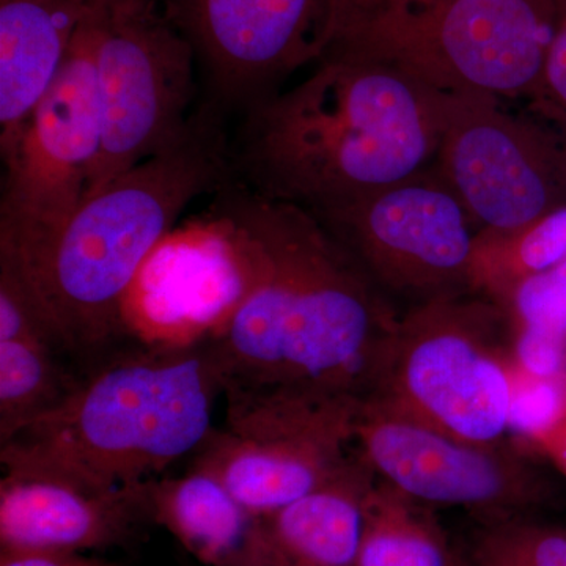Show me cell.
<instances>
[{"instance_id":"1","label":"cell","mask_w":566,"mask_h":566,"mask_svg":"<svg viewBox=\"0 0 566 566\" xmlns=\"http://www.w3.org/2000/svg\"><path fill=\"white\" fill-rule=\"evenodd\" d=\"M221 200L255 259L251 292L211 337L226 403L364 400L400 312L312 212L240 185Z\"/></svg>"},{"instance_id":"2","label":"cell","mask_w":566,"mask_h":566,"mask_svg":"<svg viewBox=\"0 0 566 566\" xmlns=\"http://www.w3.org/2000/svg\"><path fill=\"white\" fill-rule=\"evenodd\" d=\"M444 93L401 70L333 55L248 109L234 177L264 199L326 210L433 166Z\"/></svg>"},{"instance_id":"3","label":"cell","mask_w":566,"mask_h":566,"mask_svg":"<svg viewBox=\"0 0 566 566\" xmlns=\"http://www.w3.org/2000/svg\"><path fill=\"white\" fill-rule=\"evenodd\" d=\"M232 151L211 107L180 140L85 197L61 232L21 263L0 262L80 371L128 342L125 308L181 212L233 185Z\"/></svg>"},{"instance_id":"4","label":"cell","mask_w":566,"mask_h":566,"mask_svg":"<svg viewBox=\"0 0 566 566\" xmlns=\"http://www.w3.org/2000/svg\"><path fill=\"white\" fill-rule=\"evenodd\" d=\"M223 397L211 338L193 344L126 342L81 371L51 415L0 446V463L41 469L92 488L155 479L196 453Z\"/></svg>"},{"instance_id":"5","label":"cell","mask_w":566,"mask_h":566,"mask_svg":"<svg viewBox=\"0 0 566 566\" xmlns=\"http://www.w3.org/2000/svg\"><path fill=\"white\" fill-rule=\"evenodd\" d=\"M523 381L505 308L468 292L400 312L365 398L491 446L509 441Z\"/></svg>"},{"instance_id":"6","label":"cell","mask_w":566,"mask_h":566,"mask_svg":"<svg viewBox=\"0 0 566 566\" xmlns=\"http://www.w3.org/2000/svg\"><path fill=\"white\" fill-rule=\"evenodd\" d=\"M557 0H444L333 33L322 55L367 59L441 93L528 99L538 92Z\"/></svg>"},{"instance_id":"7","label":"cell","mask_w":566,"mask_h":566,"mask_svg":"<svg viewBox=\"0 0 566 566\" xmlns=\"http://www.w3.org/2000/svg\"><path fill=\"white\" fill-rule=\"evenodd\" d=\"M433 166L479 233L517 232L566 210V118L539 99L444 93Z\"/></svg>"},{"instance_id":"8","label":"cell","mask_w":566,"mask_h":566,"mask_svg":"<svg viewBox=\"0 0 566 566\" xmlns=\"http://www.w3.org/2000/svg\"><path fill=\"white\" fill-rule=\"evenodd\" d=\"M98 11H87L65 65L7 158L0 200V260L40 252L84 202L103 144L96 84Z\"/></svg>"},{"instance_id":"9","label":"cell","mask_w":566,"mask_h":566,"mask_svg":"<svg viewBox=\"0 0 566 566\" xmlns=\"http://www.w3.org/2000/svg\"><path fill=\"white\" fill-rule=\"evenodd\" d=\"M103 144L87 193L180 140L191 125V43L156 0H95Z\"/></svg>"},{"instance_id":"10","label":"cell","mask_w":566,"mask_h":566,"mask_svg":"<svg viewBox=\"0 0 566 566\" xmlns=\"http://www.w3.org/2000/svg\"><path fill=\"white\" fill-rule=\"evenodd\" d=\"M312 214L394 305L474 292L479 230L434 166Z\"/></svg>"},{"instance_id":"11","label":"cell","mask_w":566,"mask_h":566,"mask_svg":"<svg viewBox=\"0 0 566 566\" xmlns=\"http://www.w3.org/2000/svg\"><path fill=\"white\" fill-rule=\"evenodd\" d=\"M359 398L268 397L227 405L192 455L252 512H275L334 479L353 460Z\"/></svg>"},{"instance_id":"12","label":"cell","mask_w":566,"mask_h":566,"mask_svg":"<svg viewBox=\"0 0 566 566\" xmlns=\"http://www.w3.org/2000/svg\"><path fill=\"white\" fill-rule=\"evenodd\" d=\"M354 449L376 479L430 509H463L482 523L524 517L549 485L515 444H472L364 398Z\"/></svg>"},{"instance_id":"13","label":"cell","mask_w":566,"mask_h":566,"mask_svg":"<svg viewBox=\"0 0 566 566\" xmlns=\"http://www.w3.org/2000/svg\"><path fill=\"white\" fill-rule=\"evenodd\" d=\"M329 0H169L219 102L251 109L279 82L318 62Z\"/></svg>"},{"instance_id":"14","label":"cell","mask_w":566,"mask_h":566,"mask_svg":"<svg viewBox=\"0 0 566 566\" xmlns=\"http://www.w3.org/2000/svg\"><path fill=\"white\" fill-rule=\"evenodd\" d=\"M151 526L147 480L103 490L41 469L3 468L0 551H107L133 546Z\"/></svg>"},{"instance_id":"15","label":"cell","mask_w":566,"mask_h":566,"mask_svg":"<svg viewBox=\"0 0 566 566\" xmlns=\"http://www.w3.org/2000/svg\"><path fill=\"white\" fill-rule=\"evenodd\" d=\"M88 0H0V153L57 81Z\"/></svg>"},{"instance_id":"16","label":"cell","mask_w":566,"mask_h":566,"mask_svg":"<svg viewBox=\"0 0 566 566\" xmlns=\"http://www.w3.org/2000/svg\"><path fill=\"white\" fill-rule=\"evenodd\" d=\"M374 482L356 452L329 482L263 515L262 566H356Z\"/></svg>"},{"instance_id":"17","label":"cell","mask_w":566,"mask_h":566,"mask_svg":"<svg viewBox=\"0 0 566 566\" xmlns=\"http://www.w3.org/2000/svg\"><path fill=\"white\" fill-rule=\"evenodd\" d=\"M155 526L166 528L207 566H262L263 515L241 504L210 472L189 468L147 480Z\"/></svg>"},{"instance_id":"18","label":"cell","mask_w":566,"mask_h":566,"mask_svg":"<svg viewBox=\"0 0 566 566\" xmlns=\"http://www.w3.org/2000/svg\"><path fill=\"white\" fill-rule=\"evenodd\" d=\"M356 566H460V558L436 510L375 476Z\"/></svg>"},{"instance_id":"19","label":"cell","mask_w":566,"mask_h":566,"mask_svg":"<svg viewBox=\"0 0 566 566\" xmlns=\"http://www.w3.org/2000/svg\"><path fill=\"white\" fill-rule=\"evenodd\" d=\"M48 335L0 340V446L51 415L73 392L81 371Z\"/></svg>"},{"instance_id":"20","label":"cell","mask_w":566,"mask_h":566,"mask_svg":"<svg viewBox=\"0 0 566 566\" xmlns=\"http://www.w3.org/2000/svg\"><path fill=\"white\" fill-rule=\"evenodd\" d=\"M566 263V210L517 232L479 233L472 289L504 304L521 283Z\"/></svg>"},{"instance_id":"21","label":"cell","mask_w":566,"mask_h":566,"mask_svg":"<svg viewBox=\"0 0 566 566\" xmlns=\"http://www.w3.org/2000/svg\"><path fill=\"white\" fill-rule=\"evenodd\" d=\"M460 566H566V531L524 517L483 523Z\"/></svg>"},{"instance_id":"22","label":"cell","mask_w":566,"mask_h":566,"mask_svg":"<svg viewBox=\"0 0 566 566\" xmlns=\"http://www.w3.org/2000/svg\"><path fill=\"white\" fill-rule=\"evenodd\" d=\"M501 305L510 316L515 338L565 344L566 263L521 283Z\"/></svg>"},{"instance_id":"23","label":"cell","mask_w":566,"mask_h":566,"mask_svg":"<svg viewBox=\"0 0 566 566\" xmlns=\"http://www.w3.org/2000/svg\"><path fill=\"white\" fill-rule=\"evenodd\" d=\"M532 98L546 103L566 118V0H557L553 40L538 92Z\"/></svg>"},{"instance_id":"24","label":"cell","mask_w":566,"mask_h":566,"mask_svg":"<svg viewBox=\"0 0 566 566\" xmlns=\"http://www.w3.org/2000/svg\"><path fill=\"white\" fill-rule=\"evenodd\" d=\"M438 2H444V0H329L322 40H319V55L327 39L353 22L374 17V14L420 9Z\"/></svg>"},{"instance_id":"25","label":"cell","mask_w":566,"mask_h":566,"mask_svg":"<svg viewBox=\"0 0 566 566\" xmlns=\"http://www.w3.org/2000/svg\"><path fill=\"white\" fill-rule=\"evenodd\" d=\"M0 566H120L104 558L73 553H13L0 551Z\"/></svg>"},{"instance_id":"26","label":"cell","mask_w":566,"mask_h":566,"mask_svg":"<svg viewBox=\"0 0 566 566\" xmlns=\"http://www.w3.org/2000/svg\"><path fill=\"white\" fill-rule=\"evenodd\" d=\"M527 442L566 476V417L526 433Z\"/></svg>"},{"instance_id":"27","label":"cell","mask_w":566,"mask_h":566,"mask_svg":"<svg viewBox=\"0 0 566 566\" xmlns=\"http://www.w3.org/2000/svg\"><path fill=\"white\" fill-rule=\"evenodd\" d=\"M564 381L566 382V340H565V364H564V375H562Z\"/></svg>"}]
</instances>
